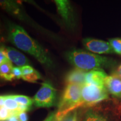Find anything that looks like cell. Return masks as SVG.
<instances>
[{
    "label": "cell",
    "instance_id": "6da1fadb",
    "mask_svg": "<svg viewBox=\"0 0 121 121\" xmlns=\"http://www.w3.org/2000/svg\"><path fill=\"white\" fill-rule=\"evenodd\" d=\"M8 39L15 47L32 56L45 67H53V62L48 52L22 26L13 23L9 24Z\"/></svg>",
    "mask_w": 121,
    "mask_h": 121
},
{
    "label": "cell",
    "instance_id": "7a4b0ae2",
    "mask_svg": "<svg viewBox=\"0 0 121 121\" xmlns=\"http://www.w3.org/2000/svg\"><path fill=\"white\" fill-rule=\"evenodd\" d=\"M67 60L76 69L86 71L103 69L113 65V61L107 57L85 51L82 49H73L66 53Z\"/></svg>",
    "mask_w": 121,
    "mask_h": 121
},
{
    "label": "cell",
    "instance_id": "3957f363",
    "mask_svg": "<svg viewBox=\"0 0 121 121\" xmlns=\"http://www.w3.org/2000/svg\"><path fill=\"white\" fill-rule=\"evenodd\" d=\"M82 86L67 84L59 102L57 116L60 119L69 112L80 107Z\"/></svg>",
    "mask_w": 121,
    "mask_h": 121
},
{
    "label": "cell",
    "instance_id": "277c9868",
    "mask_svg": "<svg viewBox=\"0 0 121 121\" xmlns=\"http://www.w3.org/2000/svg\"><path fill=\"white\" fill-rule=\"evenodd\" d=\"M109 98V94L105 86H100L85 84L81 87L80 107H91Z\"/></svg>",
    "mask_w": 121,
    "mask_h": 121
},
{
    "label": "cell",
    "instance_id": "5b68a950",
    "mask_svg": "<svg viewBox=\"0 0 121 121\" xmlns=\"http://www.w3.org/2000/svg\"><path fill=\"white\" fill-rule=\"evenodd\" d=\"M57 91L52 84L45 82L33 98L35 106L38 108H49L55 104Z\"/></svg>",
    "mask_w": 121,
    "mask_h": 121
},
{
    "label": "cell",
    "instance_id": "8992f818",
    "mask_svg": "<svg viewBox=\"0 0 121 121\" xmlns=\"http://www.w3.org/2000/svg\"><path fill=\"white\" fill-rule=\"evenodd\" d=\"M82 44L86 49L94 53L99 54L114 53L109 42L104 40L87 38L83 39Z\"/></svg>",
    "mask_w": 121,
    "mask_h": 121
},
{
    "label": "cell",
    "instance_id": "52a82bcc",
    "mask_svg": "<svg viewBox=\"0 0 121 121\" xmlns=\"http://www.w3.org/2000/svg\"><path fill=\"white\" fill-rule=\"evenodd\" d=\"M57 11L60 15L66 26L69 28H73L75 25V16L73 9L69 1L67 0H56Z\"/></svg>",
    "mask_w": 121,
    "mask_h": 121
},
{
    "label": "cell",
    "instance_id": "ba28073f",
    "mask_svg": "<svg viewBox=\"0 0 121 121\" xmlns=\"http://www.w3.org/2000/svg\"><path fill=\"white\" fill-rule=\"evenodd\" d=\"M81 121H113L107 110L97 107H89L83 114Z\"/></svg>",
    "mask_w": 121,
    "mask_h": 121
},
{
    "label": "cell",
    "instance_id": "9c48e42d",
    "mask_svg": "<svg viewBox=\"0 0 121 121\" xmlns=\"http://www.w3.org/2000/svg\"><path fill=\"white\" fill-rule=\"evenodd\" d=\"M104 86L108 94L116 99H121V78L115 74L107 76Z\"/></svg>",
    "mask_w": 121,
    "mask_h": 121
},
{
    "label": "cell",
    "instance_id": "30bf717a",
    "mask_svg": "<svg viewBox=\"0 0 121 121\" xmlns=\"http://www.w3.org/2000/svg\"><path fill=\"white\" fill-rule=\"evenodd\" d=\"M3 50L7 59L17 66L23 67L29 64V61L27 57L15 48L3 46Z\"/></svg>",
    "mask_w": 121,
    "mask_h": 121
},
{
    "label": "cell",
    "instance_id": "8fae6325",
    "mask_svg": "<svg viewBox=\"0 0 121 121\" xmlns=\"http://www.w3.org/2000/svg\"><path fill=\"white\" fill-rule=\"evenodd\" d=\"M107 73L103 69H96L86 72L85 76V84L96 86H104Z\"/></svg>",
    "mask_w": 121,
    "mask_h": 121
},
{
    "label": "cell",
    "instance_id": "7c38bea8",
    "mask_svg": "<svg viewBox=\"0 0 121 121\" xmlns=\"http://www.w3.org/2000/svg\"><path fill=\"white\" fill-rule=\"evenodd\" d=\"M86 74V72L75 68L68 72L66 76L65 80L67 84H75L82 86L85 84Z\"/></svg>",
    "mask_w": 121,
    "mask_h": 121
},
{
    "label": "cell",
    "instance_id": "4fadbf2b",
    "mask_svg": "<svg viewBox=\"0 0 121 121\" xmlns=\"http://www.w3.org/2000/svg\"><path fill=\"white\" fill-rule=\"evenodd\" d=\"M13 66L11 62L9 60L4 62L0 66V77L6 81H11L14 79L13 75Z\"/></svg>",
    "mask_w": 121,
    "mask_h": 121
},
{
    "label": "cell",
    "instance_id": "5bb4252c",
    "mask_svg": "<svg viewBox=\"0 0 121 121\" xmlns=\"http://www.w3.org/2000/svg\"><path fill=\"white\" fill-rule=\"evenodd\" d=\"M19 104L13 99L12 95H5L4 107L11 112V114H17L20 112Z\"/></svg>",
    "mask_w": 121,
    "mask_h": 121
},
{
    "label": "cell",
    "instance_id": "9a60e30c",
    "mask_svg": "<svg viewBox=\"0 0 121 121\" xmlns=\"http://www.w3.org/2000/svg\"><path fill=\"white\" fill-rule=\"evenodd\" d=\"M12 96L13 99L20 105L26 106L30 108H31L33 104L34 103L33 99L25 95H12Z\"/></svg>",
    "mask_w": 121,
    "mask_h": 121
},
{
    "label": "cell",
    "instance_id": "2e32d148",
    "mask_svg": "<svg viewBox=\"0 0 121 121\" xmlns=\"http://www.w3.org/2000/svg\"><path fill=\"white\" fill-rule=\"evenodd\" d=\"M108 41L114 52L121 55V38H112L109 39Z\"/></svg>",
    "mask_w": 121,
    "mask_h": 121
},
{
    "label": "cell",
    "instance_id": "e0dca14e",
    "mask_svg": "<svg viewBox=\"0 0 121 121\" xmlns=\"http://www.w3.org/2000/svg\"><path fill=\"white\" fill-rule=\"evenodd\" d=\"M58 121H78V109L69 112Z\"/></svg>",
    "mask_w": 121,
    "mask_h": 121
},
{
    "label": "cell",
    "instance_id": "ac0fdd59",
    "mask_svg": "<svg viewBox=\"0 0 121 121\" xmlns=\"http://www.w3.org/2000/svg\"><path fill=\"white\" fill-rule=\"evenodd\" d=\"M22 79L25 81H28L30 82H37L38 80L41 78V76L37 71L35 69V71L33 73L29 74V75L26 76H22Z\"/></svg>",
    "mask_w": 121,
    "mask_h": 121
},
{
    "label": "cell",
    "instance_id": "d6986e66",
    "mask_svg": "<svg viewBox=\"0 0 121 121\" xmlns=\"http://www.w3.org/2000/svg\"><path fill=\"white\" fill-rule=\"evenodd\" d=\"M11 115V112L5 107L0 108V121H6Z\"/></svg>",
    "mask_w": 121,
    "mask_h": 121
},
{
    "label": "cell",
    "instance_id": "ffe728a7",
    "mask_svg": "<svg viewBox=\"0 0 121 121\" xmlns=\"http://www.w3.org/2000/svg\"><path fill=\"white\" fill-rule=\"evenodd\" d=\"M22 72V76H26L29 74L33 73L35 69L33 68L30 66V65H26L24 66L23 67H21Z\"/></svg>",
    "mask_w": 121,
    "mask_h": 121
},
{
    "label": "cell",
    "instance_id": "44dd1931",
    "mask_svg": "<svg viewBox=\"0 0 121 121\" xmlns=\"http://www.w3.org/2000/svg\"><path fill=\"white\" fill-rule=\"evenodd\" d=\"M12 72H13V75L14 77V78L20 79L22 77V72L20 67H13Z\"/></svg>",
    "mask_w": 121,
    "mask_h": 121
},
{
    "label": "cell",
    "instance_id": "7402d4cb",
    "mask_svg": "<svg viewBox=\"0 0 121 121\" xmlns=\"http://www.w3.org/2000/svg\"><path fill=\"white\" fill-rule=\"evenodd\" d=\"M58 120L57 116V112H53L50 113L44 121H58Z\"/></svg>",
    "mask_w": 121,
    "mask_h": 121
},
{
    "label": "cell",
    "instance_id": "603a6c76",
    "mask_svg": "<svg viewBox=\"0 0 121 121\" xmlns=\"http://www.w3.org/2000/svg\"><path fill=\"white\" fill-rule=\"evenodd\" d=\"M19 121H28V116L26 112H21L17 114Z\"/></svg>",
    "mask_w": 121,
    "mask_h": 121
},
{
    "label": "cell",
    "instance_id": "cb8c5ba5",
    "mask_svg": "<svg viewBox=\"0 0 121 121\" xmlns=\"http://www.w3.org/2000/svg\"><path fill=\"white\" fill-rule=\"evenodd\" d=\"M8 59L6 56L3 50V46H0V66L4 62L7 60Z\"/></svg>",
    "mask_w": 121,
    "mask_h": 121
},
{
    "label": "cell",
    "instance_id": "d4e9b609",
    "mask_svg": "<svg viewBox=\"0 0 121 121\" xmlns=\"http://www.w3.org/2000/svg\"><path fill=\"white\" fill-rule=\"evenodd\" d=\"M6 121H19L18 118L17 114H12L10 117L7 119Z\"/></svg>",
    "mask_w": 121,
    "mask_h": 121
},
{
    "label": "cell",
    "instance_id": "484cf974",
    "mask_svg": "<svg viewBox=\"0 0 121 121\" xmlns=\"http://www.w3.org/2000/svg\"><path fill=\"white\" fill-rule=\"evenodd\" d=\"M5 95H0V108L4 107Z\"/></svg>",
    "mask_w": 121,
    "mask_h": 121
},
{
    "label": "cell",
    "instance_id": "4316f807",
    "mask_svg": "<svg viewBox=\"0 0 121 121\" xmlns=\"http://www.w3.org/2000/svg\"><path fill=\"white\" fill-rule=\"evenodd\" d=\"M114 74L115 75L118 76L120 78H121V64L120 66L118 67L117 71H116V73H115Z\"/></svg>",
    "mask_w": 121,
    "mask_h": 121
},
{
    "label": "cell",
    "instance_id": "83f0119b",
    "mask_svg": "<svg viewBox=\"0 0 121 121\" xmlns=\"http://www.w3.org/2000/svg\"><path fill=\"white\" fill-rule=\"evenodd\" d=\"M119 109H121V105H120V107H119Z\"/></svg>",
    "mask_w": 121,
    "mask_h": 121
},
{
    "label": "cell",
    "instance_id": "f1b7e54d",
    "mask_svg": "<svg viewBox=\"0 0 121 121\" xmlns=\"http://www.w3.org/2000/svg\"><path fill=\"white\" fill-rule=\"evenodd\" d=\"M120 110H121V109H120Z\"/></svg>",
    "mask_w": 121,
    "mask_h": 121
}]
</instances>
